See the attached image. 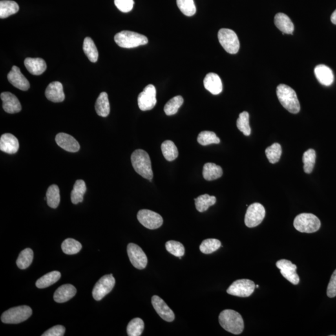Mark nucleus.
I'll use <instances>...</instances> for the list:
<instances>
[{"instance_id": "obj_20", "label": "nucleus", "mask_w": 336, "mask_h": 336, "mask_svg": "<svg viewBox=\"0 0 336 336\" xmlns=\"http://www.w3.org/2000/svg\"><path fill=\"white\" fill-rule=\"evenodd\" d=\"M0 150L8 154L16 153L19 150V141L12 134H2L0 138Z\"/></svg>"}, {"instance_id": "obj_42", "label": "nucleus", "mask_w": 336, "mask_h": 336, "mask_svg": "<svg viewBox=\"0 0 336 336\" xmlns=\"http://www.w3.org/2000/svg\"><path fill=\"white\" fill-rule=\"evenodd\" d=\"M236 127L245 136L251 134V128L249 125V114L247 112L241 113L236 121Z\"/></svg>"}, {"instance_id": "obj_25", "label": "nucleus", "mask_w": 336, "mask_h": 336, "mask_svg": "<svg viewBox=\"0 0 336 336\" xmlns=\"http://www.w3.org/2000/svg\"><path fill=\"white\" fill-rule=\"evenodd\" d=\"M275 24L283 34H292L294 32V24L290 18L284 13H279L275 17Z\"/></svg>"}, {"instance_id": "obj_48", "label": "nucleus", "mask_w": 336, "mask_h": 336, "mask_svg": "<svg viewBox=\"0 0 336 336\" xmlns=\"http://www.w3.org/2000/svg\"><path fill=\"white\" fill-rule=\"evenodd\" d=\"M327 295L331 298L336 296V269L331 276L330 282L329 283L328 289H327Z\"/></svg>"}, {"instance_id": "obj_29", "label": "nucleus", "mask_w": 336, "mask_h": 336, "mask_svg": "<svg viewBox=\"0 0 336 336\" xmlns=\"http://www.w3.org/2000/svg\"><path fill=\"white\" fill-rule=\"evenodd\" d=\"M19 10V5L14 1L1 0L0 1V17L6 18L11 15L16 14Z\"/></svg>"}, {"instance_id": "obj_26", "label": "nucleus", "mask_w": 336, "mask_h": 336, "mask_svg": "<svg viewBox=\"0 0 336 336\" xmlns=\"http://www.w3.org/2000/svg\"><path fill=\"white\" fill-rule=\"evenodd\" d=\"M203 176L205 180L213 181L218 180L223 174V170L220 166L214 163H205L203 168Z\"/></svg>"}, {"instance_id": "obj_27", "label": "nucleus", "mask_w": 336, "mask_h": 336, "mask_svg": "<svg viewBox=\"0 0 336 336\" xmlns=\"http://www.w3.org/2000/svg\"><path fill=\"white\" fill-rule=\"evenodd\" d=\"M96 110L97 115L101 117H106L109 115L110 107L107 93L103 92L99 95L96 101Z\"/></svg>"}, {"instance_id": "obj_38", "label": "nucleus", "mask_w": 336, "mask_h": 336, "mask_svg": "<svg viewBox=\"0 0 336 336\" xmlns=\"http://www.w3.org/2000/svg\"><path fill=\"white\" fill-rule=\"evenodd\" d=\"M316 158V151L313 149H309L304 152L302 162L304 163V171L306 173L310 174L313 171Z\"/></svg>"}, {"instance_id": "obj_12", "label": "nucleus", "mask_w": 336, "mask_h": 336, "mask_svg": "<svg viewBox=\"0 0 336 336\" xmlns=\"http://www.w3.org/2000/svg\"><path fill=\"white\" fill-rule=\"evenodd\" d=\"M156 88L153 85L150 84L138 96L139 108L142 111H147V110L152 109L156 105Z\"/></svg>"}, {"instance_id": "obj_4", "label": "nucleus", "mask_w": 336, "mask_h": 336, "mask_svg": "<svg viewBox=\"0 0 336 336\" xmlns=\"http://www.w3.org/2000/svg\"><path fill=\"white\" fill-rule=\"evenodd\" d=\"M114 40L120 47L128 49L138 47L148 43V39L144 35L130 31H123L117 33Z\"/></svg>"}, {"instance_id": "obj_49", "label": "nucleus", "mask_w": 336, "mask_h": 336, "mask_svg": "<svg viewBox=\"0 0 336 336\" xmlns=\"http://www.w3.org/2000/svg\"><path fill=\"white\" fill-rule=\"evenodd\" d=\"M331 20L333 24H336V10L333 12L331 15Z\"/></svg>"}, {"instance_id": "obj_15", "label": "nucleus", "mask_w": 336, "mask_h": 336, "mask_svg": "<svg viewBox=\"0 0 336 336\" xmlns=\"http://www.w3.org/2000/svg\"><path fill=\"white\" fill-rule=\"evenodd\" d=\"M151 302L156 313L163 319L167 322L173 321L175 318L173 311L169 308L163 299L158 296H153L152 297Z\"/></svg>"}, {"instance_id": "obj_1", "label": "nucleus", "mask_w": 336, "mask_h": 336, "mask_svg": "<svg viewBox=\"0 0 336 336\" xmlns=\"http://www.w3.org/2000/svg\"><path fill=\"white\" fill-rule=\"evenodd\" d=\"M218 320L222 328L234 335H240L244 331V320L242 316L235 311L225 309L220 313Z\"/></svg>"}, {"instance_id": "obj_8", "label": "nucleus", "mask_w": 336, "mask_h": 336, "mask_svg": "<svg viewBox=\"0 0 336 336\" xmlns=\"http://www.w3.org/2000/svg\"><path fill=\"white\" fill-rule=\"evenodd\" d=\"M265 216V207L260 203H253L249 206L245 217V224L249 228L260 225Z\"/></svg>"}, {"instance_id": "obj_18", "label": "nucleus", "mask_w": 336, "mask_h": 336, "mask_svg": "<svg viewBox=\"0 0 336 336\" xmlns=\"http://www.w3.org/2000/svg\"><path fill=\"white\" fill-rule=\"evenodd\" d=\"M1 99L3 101V108L8 114H17L21 110V105L14 94L9 92L1 93Z\"/></svg>"}, {"instance_id": "obj_28", "label": "nucleus", "mask_w": 336, "mask_h": 336, "mask_svg": "<svg viewBox=\"0 0 336 336\" xmlns=\"http://www.w3.org/2000/svg\"><path fill=\"white\" fill-rule=\"evenodd\" d=\"M87 191V187L85 181L82 180H77L74 185L71 192V201L73 204H77L83 202L84 196Z\"/></svg>"}, {"instance_id": "obj_14", "label": "nucleus", "mask_w": 336, "mask_h": 336, "mask_svg": "<svg viewBox=\"0 0 336 336\" xmlns=\"http://www.w3.org/2000/svg\"><path fill=\"white\" fill-rule=\"evenodd\" d=\"M276 267L280 269L281 274L284 278L293 285H298L300 282V277L296 269L297 267L290 261L282 259L276 262Z\"/></svg>"}, {"instance_id": "obj_16", "label": "nucleus", "mask_w": 336, "mask_h": 336, "mask_svg": "<svg viewBox=\"0 0 336 336\" xmlns=\"http://www.w3.org/2000/svg\"><path fill=\"white\" fill-rule=\"evenodd\" d=\"M7 77L9 82L19 90L26 91L30 87L28 79L24 76L19 68L16 66H13L12 70L8 73Z\"/></svg>"}, {"instance_id": "obj_44", "label": "nucleus", "mask_w": 336, "mask_h": 336, "mask_svg": "<svg viewBox=\"0 0 336 336\" xmlns=\"http://www.w3.org/2000/svg\"><path fill=\"white\" fill-rule=\"evenodd\" d=\"M177 5L185 16L192 17L196 13L194 0H177Z\"/></svg>"}, {"instance_id": "obj_19", "label": "nucleus", "mask_w": 336, "mask_h": 336, "mask_svg": "<svg viewBox=\"0 0 336 336\" xmlns=\"http://www.w3.org/2000/svg\"><path fill=\"white\" fill-rule=\"evenodd\" d=\"M45 95L46 98L52 102H62L65 99L63 84L57 81L50 83L46 88Z\"/></svg>"}, {"instance_id": "obj_11", "label": "nucleus", "mask_w": 336, "mask_h": 336, "mask_svg": "<svg viewBox=\"0 0 336 336\" xmlns=\"http://www.w3.org/2000/svg\"><path fill=\"white\" fill-rule=\"evenodd\" d=\"M137 218L141 224L148 229L160 228L163 223L162 217L160 214L148 209L140 210L137 214Z\"/></svg>"}, {"instance_id": "obj_35", "label": "nucleus", "mask_w": 336, "mask_h": 336, "mask_svg": "<svg viewBox=\"0 0 336 336\" xmlns=\"http://www.w3.org/2000/svg\"><path fill=\"white\" fill-rule=\"evenodd\" d=\"M34 253L31 249L23 250L17 260V266L22 269H26L32 264Z\"/></svg>"}, {"instance_id": "obj_43", "label": "nucleus", "mask_w": 336, "mask_h": 336, "mask_svg": "<svg viewBox=\"0 0 336 336\" xmlns=\"http://www.w3.org/2000/svg\"><path fill=\"white\" fill-rule=\"evenodd\" d=\"M221 247V242L216 238H208L203 241L200 245V251L204 254H211L218 251Z\"/></svg>"}, {"instance_id": "obj_21", "label": "nucleus", "mask_w": 336, "mask_h": 336, "mask_svg": "<svg viewBox=\"0 0 336 336\" xmlns=\"http://www.w3.org/2000/svg\"><path fill=\"white\" fill-rule=\"evenodd\" d=\"M204 85L205 89L213 95L219 94L223 90L222 83L220 77L213 72L206 75L204 80Z\"/></svg>"}, {"instance_id": "obj_6", "label": "nucleus", "mask_w": 336, "mask_h": 336, "mask_svg": "<svg viewBox=\"0 0 336 336\" xmlns=\"http://www.w3.org/2000/svg\"><path fill=\"white\" fill-rule=\"evenodd\" d=\"M32 313V309L30 306L15 307L2 314L1 320L5 324H19L27 320Z\"/></svg>"}, {"instance_id": "obj_34", "label": "nucleus", "mask_w": 336, "mask_h": 336, "mask_svg": "<svg viewBox=\"0 0 336 336\" xmlns=\"http://www.w3.org/2000/svg\"><path fill=\"white\" fill-rule=\"evenodd\" d=\"M161 151L166 160L172 161L176 160L178 156V148L172 141L167 140L161 145Z\"/></svg>"}, {"instance_id": "obj_47", "label": "nucleus", "mask_w": 336, "mask_h": 336, "mask_svg": "<svg viewBox=\"0 0 336 336\" xmlns=\"http://www.w3.org/2000/svg\"><path fill=\"white\" fill-rule=\"evenodd\" d=\"M65 331L66 328L63 326L57 325L48 329L42 336H63Z\"/></svg>"}, {"instance_id": "obj_41", "label": "nucleus", "mask_w": 336, "mask_h": 336, "mask_svg": "<svg viewBox=\"0 0 336 336\" xmlns=\"http://www.w3.org/2000/svg\"><path fill=\"white\" fill-rule=\"evenodd\" d=\"M198 141L201 145L207 146L211 144H218L220 143V139L214 132L204 131L199 134Z\"/></svg>"}, {"instance_id": "obj_3", "label": "nucleus", "mask_w": 336, "mask_h": 336, "mask_svg": "<svg viewBox=\"0 0 336 336\" xmlns=\"http://www.w3.org/2000/svg\"><path fill=\"white\" fill-rule=\"evenodd\" d=\"M278 100L283 107L291 114L300 111V104L295 90L285 84H280L276 89Z\"/></svg>"}, {"instance_id": "obj_50", "label": "nucleus", "mask_w": 336, "mask_h": 336, "mask_svg": "<svg viewBox=\"0 0 336 336\" xmlns=\"http://www.w3.org/2000/svg\"><path fill=\"white\" fill-rule=\"evenodd\" d=\"M256 288H259V286H258V285H256Z\"/></svg>"}, {"instance_id": "obj_17", "label": "nucleus", "mask_w": 336, "mask_h": 336, "mask_svg": "<svg viewBox=\"0 0 336 336\" xmlns=\"http://www.w3.org/2000/svg\"><path fill=\"white\" fill-rule=\"evenodd\" d=\"M57 145L66 151L76 152L80 150V145L74 137L65 133H60L56 136Z\"/></svg>"}, {"instance_id": "obj_32", "label": "nucleus", "mask_w": 336, "mask_h": 336, "mask_svg": "<svg viewBox=\"0 0 336 336\" xmlns=\"http://www.w3.org/2000/svg\"><path fill=\"white\" fill-rule=\"evenodd\" d=\"M60 191L59 187L56 185H52L49 187L46 192V201L48 205L53 209H56L60 203Z\"/></svg>"}, {"instance_id": "obj_37", "label": "nucleus", "mask_w": 336, "mask_h": 336, "mask_svg": "<svg viewBox=\"0 0 336 336\" xmlns=\"http://www.w3.org/2000/svg\"><path fill=\"white\" fill-rule=\"evenodd\" d=\"M183 102H184V99L182 97L178 96L173 97L165 105L164 108L165 114L168 116L176 114L178 112L179 108L183 104Z\"/></svg>"}, {"instance_id": "obj_30", "label": "nucleus", "mask_w": 336, "mask_h": 336, "mask_svg": "<svg viewBox=\"0 0 336 336\" xmlns=\"http://www.w3.org/2000/svg\"><path fill=\"white\" fill-rule=\"evenodd\" d=\"M61 274L59 271H53L42 276L37 280L36 286L38 288H45L51 286L60 279Z\"/></svg>"}, {"instance_id": "obj_10", "label": "nucleus", "mask_w": 336, "mask_h": 336, "mask_svg": "<svg viewBox=\"0 0 336 336\" xmlns=\"http://www.w3.org/2000/svg\"><path fill=\"white\" fill-rule=\"evenodd\" d=\"M116 280L112 274L106 275L96 283L92 291V296L97 301L102 300L114 288Z\"/></svg>"}, {"instance_id": "obj_2", "label": "nucleus", "mask_w": 336, "mask_h": 336, "mask_svg": "<svg viewBox=\"0 0 336 336\" xmlns=\"http://www.w3.org/2000/svg\"><path fill=\"white\" fill-rule=\"evenodd\" d=\"M133 167L143 178L151 181L153 178L151 162L149 154L143 150H136L131 156Z\"/></svg>"}, {"instance_id": "obj_33", "label": "nucleus", "mask_w": 336, "mask_h": 336, "mask_svg": "<svg viewBox=\"0 0 336 336\" xmlns=\"http://www.w3.org/2000/svg\"><path fill=\"white\" fill-rule=\"evenodd\" d=\"M194 201H195L196 209L199 212H204L208 210L209 207L216 204V198L215 196H211L209 194H205L199 196Z\"/></svg>"}, {"instance_id": "obj_31", "label": "nucleus", "mask_w": 336, "mask_h": 336, "mask_svg": "<svg viewBox=\"0 0 336 336\" xmlns=\"http://www.w3.org/2000/svg\"><path fill=\"white\" fill-rule=\"evenodd\" d=\"M84 53L92 63H96L99 58L98 50L94 41L89 37H85L84 41Z\"/></svg>"}, {"instance_id": "obj_7", "label": "nucleus", "mask_w": 336, "mask_h": 336, "mask_svg": "<svg viewBox=\"0 0 336 336\" xmlns=\"http://www.w3.org/2000/svg\"><path fill=\"white\" fill-rule=\"evenodd\" d=\"M218 39L221 46L229 54H236L239 50V40L234 31L230 29H221L218 33Z\"/></svg>"}, {"instance_id": "obj_39", "label": "nucleus", "mask_w": 336, "mask_h": 336, "mask_svg": "<svg viewBox=\"0 0 336 336\" xmlns=\"http://www.w3.org/2000/svg\"><path fill=\"white\" fill-rule=\"evenodd\" d=\"M265 154L267 158L271 164H275L280 161L282 154V148L279 143H273L272 145L267 148Z\"/></svg>"}, {"instance_id": "obj_22", "label": "nucleus", "mask_w": 336, "mask_h": 336, "mask_svg": "<svg viewBox=\"0 0 336 336\" xmlns=\"http://www.w3.org/2000/svg\"><path fill=\"white\" fill-rule=\"evenodd\" d=\"M76 293L77 289L73 285L70 284L62 285L54 293V300L55 302L59 303H63L71 299L76 295Z\"/></svg>"}, {"instance_id": "obj_13", "label": "nucleus", "mask_w": 336, "mask_h": 336, "mask_svg": "<svg viewBox=\"0 0 336 336\" xmlns=\"http://www.w3.org/2000/svg\"><path fill=\"white\" fill-rule=\"evenodd\" d=\"M127 253L134 267L139 269L146 268L148 264L147 256L138 245L130 243L128 245Z\"/></svg>"}, {"instance_id": "obj_40", "label": "nucleus", "mask_w": 336, "mask_h": 336, "mask_svg": "<svg viewBox=\"0 0 336 336\" xmlns=\"http://www.w3.org/2000/svg\"><path fill=\"white\" fill-rule=\"evenodd\" d=\"M144 322L140 318L133 319L127 326V334L129 336H140L144 330Z\"/></svg>"}, {"instance_id": "obj_46", "label": "nucleus", "mask_w": 336, "mask_h": 336, "mask_svg": "<svg viewBox=\"0 0 336 336\" xmlns=\"http://www.w3.org/2000/svg\"><path fill=\"white\" fill-rule=\"evenodd\" d=\"M115 4L120 12L128 13L134 8V0H114Z\"/></svg>"}, {"instance_id": "obj_5", "label": "nucleus", "mask_w": 336, "mask_h": 336, "mask_svg": "<svg viewBox=\"0 0 336 336\" xmlns=\"http://www.w3.org/2000/svg\"><path fill=\"white\" fill-rule=\"evenodd\" d=\"M293 225L298 231L311 234L319 231L320 221L313 214L302 213L296 217Z\"/></svg>"}, {"instance_id": "obj_9", "label": "nucleus", "mask_w": 336, "mask_h": 336, "mask_svg": "<svg viewBox=\"0 0 336 336\" xmlns=\"http://www.w3.org/2000/svg\"><path fill=\"white\" fill-rule=\"evenodd\" d=\"M255 283L248 279L238 280L234 282L227 289L229 295L246 298L252 295L255 289Z\"/></svg>"}, {"instance_id": "obj_36", "label": "nucleus", "mask_w": 336, "mask_h": 336, "mask_svg": "<svg viewBox=\"0 0 336 336\" xmlns=\"http://www.w3.org/2000/svg\"><path fill=\"white\" fill-rule=\"evenodd\" d=\"M61 248L64 253L74 255L81 251L83 246L78 241L73 238H67L62 244Z\"/></svg>"}, {"instance_id": "obj_23", "label": "nucleus", "mask_w": 336, "mask_h": 336, "mask_svg": "<svg viewBox=\"0 0 336 336\" xmlns=\"http://www.w3.org/2000/svg\"><path fill=\"white\" fill-rule=\"evenodd\" d=\"M315 74L318 81L322 85L330 86L334 82L333 70L328 66L320 64L316 66L315 68Z\"/></svg>"}, {"instance_id": "obj_45", "label": "nucleus", "mask_w": 336, "mask_h": 336, "mask_svg": "<svg viewBox=\"0 0 336 336\" xmlns=\"http://www.w3.org/2000/svg\"><path fill=\"white\" fill-rule=\"evenodd\" d=\"M166 249L167 251L178 257H182L185 255V247L181 243L176 241L170 240L166 243Z\"/></svg>"}, {"instance_id": "obj_24", "label": "nucleus", "mask_w": 336, "mask_h": 336, "mask_svg": "<svg viewBox=\"0 0 336 336\" xmlns=\"http://www.w3.org/2000/svg\"><path fill=\"white\" fill-rule=\"evenodd\" d=\"M24 66L31 74L35 76L43 74L47 68L45 61L41 58L28 57L24 60Z\"/></svg>"}]
</instances>
